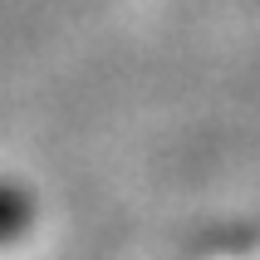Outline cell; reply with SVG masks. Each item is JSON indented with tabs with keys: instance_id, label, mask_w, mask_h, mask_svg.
Wrapping results in <instances>:
<instances>
[{
	"instance_id": "6da1fadb",
	"label": "cell",
	"mask_w": 260,
	"mask_h": 260,
	"mask_svg": "<svg viewBox=\"0 0 260 260\" xmlns=\"http://www.w3.org/2000/svg\"><path fill=\"white\" fill-rule=\"evenodd\" d=\"M35 221H40V206H35V191L10 182V177H0V246H15V241H25L35 231Z\"/></svg>"
}]
</instances>
